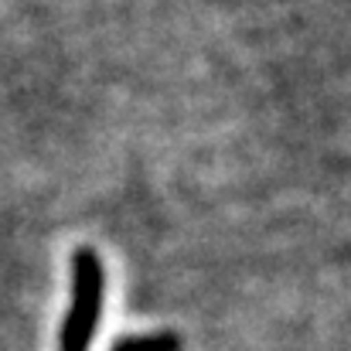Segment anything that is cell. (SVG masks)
<instances>
[{"instance_id":"cell-1","label":"cell","mask_w":351,"mask_h":351,"mask_svg":"<svg viewBox=\"0 0 351 351\" xmlns=\"http://www.w3.org/2000/svg\"><path fill=\"white\" fill-rule=\"evenodd\" d=\"M106 273L96 249H75L72 256V307L62 328V351H89L103 314Z\"/></svg>"},{"instance_id":"cell-2","label":"cell","mask_w":351,"mask_h":351,"mask_svg":"<svg viewBox=\"0 0 351 351\" xmlns=\"http://www.w3.org/2000/svg\"><path fill=\"white\" fill-rule=\"evenodd\" d=\"M178 335H143V338H126L113 351H178Z\"/></svg>"}]
</instances>
